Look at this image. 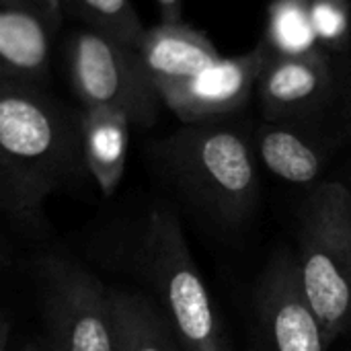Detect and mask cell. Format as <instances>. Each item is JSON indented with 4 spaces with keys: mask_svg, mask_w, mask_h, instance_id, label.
<instances>
[{
    "mask_svg": "<svg viewBox=\"0 0 351 351\" xmlns=\"http://www.w3.org/2000/svg\"><path fill=\"white\" fill-rule=\"evenodd\" d=\"M21 351H47L45 348H41L39 343H27V346H23V350Z\"/></svg>",
    "mask_w": 351,
    "mask_h": 351,
    "instance_id": "19",
    "label": "cell"
},
{
    "mask_svg": "<svg viewBox=\"0 0 351 351\" xmlns=\"http://www.w3.org/2000/svg\"><path fill=\"white\" fill-rule=\"evenodd\" d=\"M64 62L82 107H111L136 125H154L162 97L134 45L82 25L64 45Z\"/></svg>",
    "mask_w": 351,
    "mask_h": 351,
    "instance_id": "6",
    "label": "cell"
},
{
    "mask_svg": "<svg viewBox=\"0 0 351 351\" xmlns=\"http://www.w3.org/2000/svg\"><path fill=\"white\" fill-rule=\"evenodd\" d=\"M253 311L255 351H327L329 339L304 296L290 251L276 253L259 276Z\"/></svg>",
    "mask_w": 351,
    "mask_h": 351,
    "instance_id": "7",
    "label": "cell"
},
{
    "mask_svg": "<svg viewBox=\"0 0 351 351\" xmlns=\"http://www.w3.org/2000/svg\"><path fill=\"white\" fill-rule=\"evenodd\" d=\"M156 160L169 183L212 224L234 230L251 218L259 199L257 152L241 130L187 123L158 144Z\"/></svg>",
    "mask_w": 351,
    "mask_h": 351,
    "instance_id": "2",
    "label": "cell"
},
{
    "mask_svg": "<svg viewBox=\"0 0 351 351\" xmlns=\"http://www.w3.org/2000/svg\"><path fill=\"white\" fill-rule=\"evenodd\" d=\"M64 12L84 27L136 47L144 25L132 0H60Z\"/></svg>",
    "mask_w": 351,
    "mask_h": 351,
    "instance_id": "16",
    "label": "cell"
},
{
    "mask_svg": "<svg viewBox=\"0 0 351 351\" xmlns=\"http://www.w3.org/2000/svg\"><path fill=\"white\" fill-rule=\"evenodd\" d=\"M130 117L111 107H82V144L88 175L105 197L123 179L130 146Z\"/></svg>",
    "mask_w": 351,
    "mask_h": 351,
    "instance_id": "12",
    "label": "cell"
},
{
    "mask_svg": "<svg viewBox=\"0 0 351 351\" xmlns=\"http://www.w3.org/2000/svg\"><path fill=\"white\" fill-rule=\"evenodd\" d=\"M160 19L167 23H177L181 21L183 14V0H156Z\"/></svg>",
    "mask_w": 351,
    "mask_h": 351,
    "instance_id": "18",
    "label": "cell"
},
{
    "mask_svg": "<svg viewBox=\"0 0 351 351\" xmlns=\"http://www.w3.org/2000/svg\"><path fill=\"white\" fill-rule=\"evenodd\" d=\"M47 351H117L111 286L62 253H43L31 265Z\"/></svg>",
    "mask_w": 351,
    "mask_h": 351,
    "instance_id": "5",
    "label": "cell"
},
{
    "mask_svg": "<svg viewBox=\"0 0 351 351\" xmlns=\"http://www.w3.org/2000/svg\"><path fill=\"white\" fill-rule=\"evenodd\" d=\"M64 16L60 0H0V80L45 86Z\"/></svg>",
    "mask_w": 351,
    "mask_h": 351,
    "instance_id": "9",
    "label": "cell"
},
{
    "mask_svg": "<svg viewBox=\"0 0 351 351\" xmlns=\"http://www.w3.org/2000/svg\"><path fill=\"white\" fill-rule=\"evenodd\" d=\"M117 327V351H185L175 327L144 294L111 288Z\"/></svg>",
    "mask_w": 351,
    "mask_h": 351,
    "instance_id": "14",
    "label": "cell"
},
{
    "mask_svg": "<svg viewBox=\"0 0 351 351\" xmlns=\"http://www.w3.org/2000/svg\"><path fill=\"white\" fill-rule=\"evenodd\" d=\"M271 51L259 43L247 53L218 58L195 76L160 88L162 103L183 123H204L241 109L253 95Z\"/></svg>",
    "mask_w": 351,
    "mask_h": 351,
    "instance_id": "8",
    "label": "cell"
},
{
    "mask_svg": "<svg viewBox=\"0 0 351 351\" xmlns=\"http://www.w3.org/2000/svg\"><path fill=\"white\" fill-rule=\"evenodd\" d=\"M134 274L175 327L185 351H230L214 298L191 257L179 218L165 204L148 210L125 247Z\"/></svg>",
    "mask_w": 351,
    "mask_h": 351,
    "instance_id": "3",
    "label": "cell"
},
{
    "mask_svg": "<svg viewBox=\"0 0 351 351\" xmlns=\"http://www.w3.org/2000/svg\"><path fill=\"white\" fill-rule=\"evenodd\" d=\"M84 173L82 109L47 86L0 80V208L8 222L43 232L45 199Z\"/></svg>",
    "mask_w": 351,
    "mask_h": 351,
    "instance_id": "1",
    "label": "cell"
},
{
    "mask_svg": "<svg viewBox=\"0 0 351 351\" xmlns=\"http://www.w3.org/2000/svg\"><path fill=\"white\" fill-rule=\"evenodd\" d=\"M253 146L257 158L276 177L294 183H315L323 171V152L296 128L267 119L255 130Z\"/></svg>",
    "mask_w": 351,
    "mask_h": 351,
    "instance_id": "13",
    "label": "cell"
},
{
    "mask_svg": "<svg viewBox=\"0 0 351 351\" xmlns=\"http://www.w3.org/2000/svg\"><path fill=\"white\" fill-rule=\"evenodd\" d=\"M300 284L329 343L351 329V191L337 181L313 187L300 210Z\"/></svg>",
    "mask_w": 351,
    "mask_h": 351,
    "instance_id": "4",
    "label": "cell"
},
{
    "mask_svg": "<svg viewBox=\"0 0 351 351\" xmlns=\"http://www.w3.org/2000/svg\"><path fill=\"white\" fill-rule=\"evenodd\" d=\"M136 49L158 90L195 76L199 70L222 58L206 33L183 21H160L158 25L144 29Z\"/></svg>",
    "mask_w": 351,
    "mask_h": 351,
    "instance_id": "11",
    "label": "cell"
},
{
    "mask_svg": "<svg viewBox=\"0 0 351 351\" xmlns=\"http://www.w3.org/2000/svg\"><path fill=\"white\" fill-rule=\"evenodd\" d=\"M311 19L321 49H341L351 31L350 0H311Z\"/></svg>",
    "mask_w": 351,
    "mask_h": 351,
    "instance_id": "17",
    "label": "cell"
},
{
    "mask_svg": "<svg viewBox=\"0 0 351 351\" xmlns=\"http://www.w3.org/2000/svg\"><path fill=\"white\" fill-rule=\"evenodd\" d=\"M263 43L274 56L319 51L321 45L311 19V0H271Z\"/></svg>",
    "mask_w": 351,
    "mask_h": 351,
    "instance_id": "15",
    "label": "cell"
},
{
    "mask_svg": "<svg viewBox=\"0 0 351 351\" xmlns=\"http://www.w3.org/2000/svg\"><path fill=\"white\" fill-rule=\"evenodd\" d=\"M331 82V66L323 49L306 56L271 53L257 82L261 109L271 121L292 119L323 103Z\"/></svg>",
    "mask_w": 351,
    "mask_h": 351,
    "instance_id": "10",
    "label": "cell"
}]
</instances>
